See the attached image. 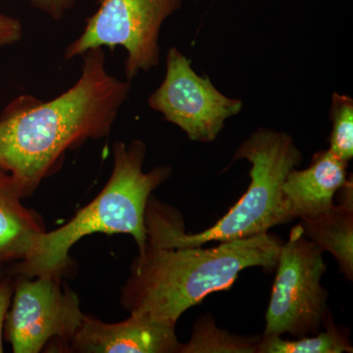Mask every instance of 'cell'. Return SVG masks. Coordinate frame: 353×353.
<instances>
[{"label": "cell", "mask_w": 353, "mask_h": 353, "mask_svg": "<svg viewBox=\"0 0 353 353\" xmlns=\"http://www.w3.org/2000/svg\"><path fill=\"white\" fill-rule=\"evenodd\" d=\"M64 278L14 276L12 301L4 328L14 353H39L46 348L66 352L85 314L80 297Z\"/></svg>", "instance_id": "8992f818"}, {"label": "cell", "mask_w": 353, "mask_h": 353, "mask_svg": "<svg viewBox=\"0 0 353 353\" xmlns=\"http://www.w3.org/2000/svg\"><path fill=\"white\" fill-rule=\"evenodd\" d=\"M23 199L13 176L0 168V264L7 266L25 259L46 232L43 217Z\"/></svg>", "instance_id": "8fae6325"}, {"label": "cell", "mask_w": 353, "mask_h": 353, "mask_svg": "<svg viewBox=\"0 0 353 353\" xmlns=\"http://www.w3.org/2000/svg\"><path fill=\"white\" fill-rule=\"evenodd\" d=\"M15 279L12 274L7 273L0 280V353L4 352L3 334L6 328L7 313L12 301Z\"/></svg>", "instance_id": "2e32d148"}, {"label": "cell", "mask_w": 353, "mask_h": 353, "mask_svg": "<svg viewBox=\"0 0 353 353\" xmlns=\"http://www.w3.org/2000/svg\"><path fill=\"white\" fill-rule=\"evenodd\" d=\"M148 105L192 141L206 143L217 139L227 119L240 113L243 104L221 94L209 77L196 74L189 58L171 48L163 82L150 94Z\"/></svg>", "instance_id": "ba28073f"}, {"label": "cell", "mask_w": 353, "mask_h": 353, "mask_svg": "<svg viewBox=\"0 0 353 353\" xmlns=\"http://www.w3.org/2000/svg\"><path fill=\"white\" fill-rule=\"evenodd\" d=\"M261 336H245L218 328L212 315L201 316L180 353H257Z\"/></svg>", "instance_id": "5bb4252c"}, {"label": "cell", "mask_w": 353, "mask_h": 353, "mask_svg": "<svg viewBox=\"0 0 353 353\" xmlns=\"http://www.w3.org/2000/svg\"><path fill=\"white\" fill-rule=\"evenodd\" d=\"M22 37L23 28L20 21L0 14V50L19 43Z\"/></svg>", "instance_id": "e0dca14e"}, {"label": "cell", "mask_w": 353, "mask_h": 353, "mask_svg": "<svg viewBox=\"0 0 353 353\" xmlns=\"http://www.w3.org/2000/svg\"><path fill=\"white\" fill-rule=\"evenodd\" d=\"M341 201L329 212L301 221L306 238L331 253L347 280H353V185L347 180L336 192Z\"/></svg>", "instance_id": "7c38bea8"}, {"label": "cell", "mask_w": 353, "mask_h": 353, "mask_svg": "<svg viewBox=\"0 0 353 353\" xmlns=\"http://www.w3.org/2000/svg\"><path fill=\"white\" fill-rule=\"evenodd\" d=\"M82 57L80 78L63 94L48 102L22 95L0 112V168L24 199L57 173L67 152L108 138L129 99L131 82L108 73L104 48Z\"/></svg>", "instance_id": "6da1fadb"}, {"label": "cell", "mask_w": 353, "mask_h": 353, "mask_svg": "<svg viewBox=\"0 0 353 353\" xmlns=\"http://www.w3.org/2000/svg\"><path fill=\"white\" fill-rule=\"evenodd\" d=\"M112 154V171L101 192L63 226L41 234L25 259L7 267L9 273L27 278L65 277L72 265L70 250L94 234H131L139 250H143L148 240L146 206L152 192L170 178L172 169L158 166L143 172L146 145L138 139L117 141Z\"/></svg>", "instance_id": "3957f363"}, {"label": "cell", "mask_w": 353, "mask_h": 353, "mask_svg": "<svg viewBox=\"0 0 353 353\" xmlns=\"http://www.w3.org/2000/svg\"><path fill=\"white\" fill-rule=\"evenodd\" d=\"M323 252L301 225L292 230L279 254L265 336L289 334L299 339L321 330L330 312L329 294L321 283L327 271Z\"/></svg>", "instance_id": "5b68a950"}, {"label": "cell", "mask_w": 353, "mask_h": 353, "mask_svg": "<svg viewBox=\"0 0 353 353\" xmlns=\"http://www.w3.org/2000/svg\"><path fill=\"white\" fill-rule=\"evenodd\" d=\"M240 159L252 163V183L224 217L204 231L189 234L182 215L152 196L145 211L148 238L163 245L201 246L250 238L285 224L283 185L290 172L303 161L294 139L287 132L260 128L239 146L232 162Z\"/></svg>", "instance_id": "277c9868"}, {"label": "cell", "mask_w": 353, "mask_h": 353, "mask_svg": "<svg viewBox=\"0 0 353 353\" xmlns=\"http://www.w3.org/2000/svg\"><path fill=\"white\" fill-rule=\"evenodd\" d=\"M181 4L182 0H101L82 34L67 46L65 59L82 57L92 48L122 46L127 52L125 75L132 82L141 72L159 65L160 30Z\"/></svg>", "instance_id": "52a82bcc"}, {"label": "cell", "mask_w": 353, "mask_h": 353, "mask_svg": "<svg viewBox=\"0 0 353 353\" xmlns=\"http://www.w3.org/2000/svg\"><path fill=\"white\" fill-rule=\"evenodd\" d=\"M31 2L53 20L61 19L65 13L75 6V0H31Z\"/></svg>", "instance_id": "ac0fdd59"}, {"label": "cell", "mask_w": 353, "mask_h": 353, "mask_svg": "<svg viewBox=\"0 0 353 353\" xmlns=\"http://www.w3.org/2000/svg\"><path fill=\"white\" fill-rule=\"evenodd\" d=\"M7 265L0 264V280L6 276L7 273Z\"/></svg>", "instance_id": "d6986e66"}, {"label": "cell", "mask_w": 353, "mask_h": 353, "mask_svg": "<svg viewBox=\"0 0 353 353\" xmlns=\"http://www.w3.org/2000/svg\"><path fill=\"white\" fill-rule=\"evenodd\" d=\"M176 325L148 315L130 314L124 321L106 323L85 315L66 353H180Z\"/></svg>", "instance_id": "9c48e42d"}, {"label": "cell", "mask_w": 353, "mask_h": 353, "mask_svg": "<svg viewBox=\"0 0 353 353\" xmlns=\"http://www.w3.org/2000/svg\"><path fill=\"white\" fill-rule=\"evenodd\" d=\"M347 161L329 150L316 152L307 168L292 169L282 188L285 223L310 220L329 212L334 196L347 180Z\"/></svg>", "instance_id": "30bf717a"}, {"label": "cell", "mask_w": 353, "mask_h": 353, "mask_svg": "<svg viewBox=\"0 0 353 353\" xmlns=\"http://www.w3.org/2000/svg\"><path fill=\"white\" fill-rule=\"evenodd\" d=\"M283 243L270 233L206 248L163 245L148 238L121 288L120 304L130 314L176 325L209 294L230 289L245 269L273 271Z\"/></svg>", "instance_id": "7a4b0ae2"}, {"label": "cell", "mask_w": 353, "mask_h": 353, "mask_svg": "<svg viewBox=\"0 0 353 353\" xmlns=\"http://www.w3.org/2000/svg\"><path fill=\"white\" fill-rule=\"evenodd\" d=\"M325 332L303 336L296 340H284L276 334H262L257 353H343L353 352L350 330L334 322L331 311L323 322Z\"/></svg>", "instance_id": "4fadbf2b"}, {"label": "cell", "mask_w": 353, "mask_h": 353, "mask_svg": "<svg viewBox=\"0 0 353 353\" xmlns=\"http://www.w3.org/2000/svg\"><path fill=\"white\" fill-rule=\"evenodd\" d=\"M332 132L330 152L336 157L350 161L353 157V99L347 95L334 92L332 97Z\"/></svg>", "instance_id": "9a60e30c"}]
</instances>
